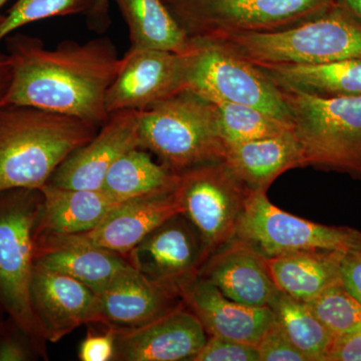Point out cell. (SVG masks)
I'll return each mask as SVG.
<instances>
[{"instance_id":"cell-1","label":"cell","mask_w":361,"mask_h":361,"mask_svg":"<svg viewBox=\"0 0 361 361\" xmlns=\"http://www.w3.org/2000/svg\"><path fill=\"white\" fill-rule=\"evenodd\" d=\"M4 40L11 78L2 106H33L97 126L108 120L106 94L122 66L111 39L65 40L54 49L30 35L11 33Z\"/></svg>"},{"instance_id":"cell-2","label":"cell","mask_w":361,"mask_h":361,"mask_svg":"<svg viewBox=\"0 0 361 361\" xmlns=\"http://www.w3.org/2000/svg\"><path fill=\"white\" fill-rule=\"evenodd\" d=\"M99 127L33 106H0V192L39 190Z\"/></svg>"},{"instance_id":"cell-3","label":"cell","mask_w":361,"mask_h":361,"mask_svg":"<svg viewBox=\"0 0 361 361\" xmlns=\"http://www.w3.org/2000/svg\"><path fill=\"white\" fill-rule=\"evenodd\" d=\"M202 40L220 45L259 68L361 59V23L337 6L322 16L277 32Z\"/></svg>"},{"instance_id":"cell-4","label":"cell","mask_w":361,"mask_h":361,"mask_svg":"<svg viewBox=\"0 0 361 361\" xmlns=\"http://www.w3.org/2000/svg\"><path fill=\"white\" fill-rule=\"evenodd\" d=\"M139 140L140 148L175 174L224 161L227 151L215 104L191 92L141 111Z\"/></svg>"},{"instance_id":"cell-5","label":"cell","mask_w":361,"mask_h":361,"mask_svg":"<svg viewBox=\"0 0 361 361\" xmlns=\"http://www.w3.org/2000/svg\"><path fill=\"white\" fill-rule=\"evenodd\" d=\"M304 167L361 180V96H322L283 89Z\"/></svg>"},{"instance_id":"cell-6","label":"cell","mask_w":361,"mask_h":361,"mask_svg":"<svg viewBox=\"0 0 361 361\" xmlns=\"http://www.w3.org/2000/svg\"><path fill=\"white\" fill-rule=\"evenodd\" d=\"M40 190L0 192V311L30 337L45 357L47 339L33 313L30 283L35 267V228Z\"/></svg>"},{"instance_id":"cell-7","label":"cell","mask_w":361,"mask_h":361,"mask_svg":"<svg viewBox=\"0 0 361 361\" xmlns=\"http://www.w3.org/2000/svg\"><path fill=\"white\" fill-rule=\"evenodd\" d=\"M188 35L209 39L285 30L336 6L334 0H165Z\"/></svg>"},{"instance_id":"cell-8","label":"cell","mask_w":361,"mask_h":361,"mask_svg":"<svg viewBox=\"0 0 361 361\" xmlns=\"http://www.w3.org/2000/svg\"><path fill=\"white\" fill-rule=\"evenodd\" d=\"M193 40L188 92L211 103L229 102L254 106L293 125L281 87L264 71L214 42Z\"/></svg>"},{"instance_id":"cell-9","label":"cell","mask_w":361,"mask_h":361,"mask_svg":"<svg viewBox=\"0 0 361 361\" xmlns=\"http://www.w3.org/2000/svg\"><path fill=\"white\" fill-rule=\"evenodd\" d=\"M175 191L180 214L200 235L207 261L235 238L253 190L221 161L180 173Z\"/></svg>"},{"instance_id":"cell-10","label":"cell","mask_w":361,"mask_h":361,"mask_svg":"<svg viewBox=\"0 0 361 361\" xmlns=\"http://www.w3.org/2000/svg\"><path fill=\"white\" fill-rule=\"evenodd\" d=\"M234 239L268 259L302 250L348 252L361 245V232L297 217L273 205L267 191L256 190Z\"/></svg>"},{"instance_id":"cell-11","label":"cell","mask_w":361,"mask_h":361,"mask_svg":"<svg viewBox=\"0 0 361 361\" xmlns=\"http://www.w3.org/2000/svg\"><path fill=\"white\" fill-rule=\"evenodd\" d=\"M190 52L129 49L106 94L109 115L118 111L147 110L188 92Z\"/></svg>"},{"instance_id":"cell-12","label":"cell","mask_w":361,"mask_h":361,"mask_svg":"<svg viewBox=\"0 0 361 361\" xmlns=\"http://www.w3.org/2000/svg\"><path fill=\"white\" fill-rule=\"evenodd\" d=\"M127 258L145 276L178 293L183 284L198 276L206 262L200 235L183 214L159 225Z\"/></svg>"},{"instance_id":"cell-13","label":"cell","mask_w":361,"mask_h":361,"mask_svg":"<svg viewBox=\"0 0 361 361\" xmlns=\"http://www.w3.org/2000/svg\"><path fill=\"white\" fill-rule=\"evenodd\" d=\"M30 302L45 339L51 343L82 325L99 322L96 292L75 278L37 261L30 283Z\"/></svg>"},{"instance_id":"cell-14","label":"cell","mask_w":361,"mask_h":361,"mask_svg":"<svg viewBox=\"0 0 361 361\" xmlns=\"http://www.w3.org/2000/svg\"><path fill=\"white\" fill-rule=\"evenodd\" d=\"M140 116L141 111L110 114L94 137L73 152L47 184L66 189L102 190L113 164L126 152L140 148Z\"/></svg>"},{"instance_id":"cell-15","label":"cell","mask_w":361,"mask_h":361,"mask_svg":"<svg viewBox=\"0 0 361 361\" xmlns=\"http://www.w3.org/2000/svg\"><path fill=\"white\" fill-rule=\"evenodd\" d=\"M115 358L121 361H191L208 338L184 302L132 329L115 330Z\"/></svg>"},{"instance_id":"cell-16","label":"cell","mask_w":361,"mask_h":361,"mask_svg":"<svg viewBox=\"0 0 361 361\" xmlns=\"http://www.w3.org/2000/svg\"><path fill=\"white\" fill-rule=\"evenodd\" d=\"M179 294L208 336L227 337L257 345L274 320L269 306L255 307L235 302L200 275L183 284Z\"/></svg>"},{"instance_id":"cell-17","label":"cell","mask_w":361,"mask_h":361,"mask_svg":"<svg viewBox=\"0 0 361 361\" xmlns=\"http://www.w3.org/2000/svg\"><path fill=\"white\" fill-rule=\"evenodd\" d=\"M180 213L176 191L142 197L123 202L90 231L54 238L108 249L127 257L155 228Z\"/></svg>"},{"instance_id":"cell-18","label":"cell","mask_w":361,"mask_h":361,"mask_svg":"<svg viewBox=\"0 0 361 361\" xmlns=\"http://www.w3.org/2000/svg\"><path fill=\"white\" fill-rule=\"evenodd\" d=\"M97 296L99 324L115 330L142 326L183 304L177 291L134 267L116 277Z\"/></svg>"},{"instance_id":"cell-19","label":"cell","mask_w":361,"mask_h":361,"mask_svg":"<svg viewBox=\"0 0 361 361\" xmlns=\"http://www.w3.org/2000/svg\"><path fill=\"white\" fill-rule=\"evenodd\" d=\"M199 275L227 298L244 305L270 306L280 291L268 270L266 258L237 239L207 259Z\"/></svg>"},{"instance_id":"cell-20","label":"cell","mask_w":361,"mask_h":361,"mask_svg":"<svg viewBox=\"0 0 361 361\" xmlns=\"http://www.w3.org/2000/svg\"><path fill=\"white\" fill-rule=\"evenodd\" d=\"M35 228V242L90 231L123 202L103 190L66 189L45 184Z\"/></svg>"},{"instance_id":"cell-21","label":"cell","mask_w":361,"mask_h":361,"mask_svg":"<svg viewBox=\"0 0 361 361\" xmlns=\"http://www.w3.org/2000/svg\"><path fill=\"white\" fill-rule=\"evenodd\" d=\"M224 161L253 191H268L279 176L304 168L302 149L293 130L227 147Z\"/></svg>"},{"instance_id":"cell-22","label":"cell","mask_w":361,"mask_h":361,"mask_svg":"<svg viewBox=\"0 0 361 361\" xmlns=\"http://www.w3.org/2000/svg\"><path fill=\"white\" fill-rule=\"evenodd\" d=\"M35 261L75 278L97 294L133 267L125 256L87 244L51 238L35 242Z\"/></svg>"},{"instance_id":"cell-23","label":"cell","mask_w":361,"mask_h":361,"mask_svg":"<svg viewBox=\"0 0 361 361\" xmlns=\"http://www.w3.org/2000/svg\"><path fill=\"white\" fill-rule=\"evenodd\" d=\"M344 252L302 250L266 259L277 288L297 301L307 303L323 291L341 283V259Z\"/></svg>"},{"instance_id":"cell-24","label":"cell","mask_w":361,"mask_h":361,"mask_svg":"<svg viewBox=\"0 0 361 361\" xmlns=\"http://www.w3.org/2000/svg\"><path fill=\"white\" fill-rule=\"evenodd\" d=\"M129 28L132 49L188 54L194 40L165 0H113Z\"/></svg>"},{"instance_id":"cell-25","label":"cell","mask_w":361,"mask_h":361,"mask_svg":"<svg viewBox=\"0 0 361 361\" xmlns=\"http://www.w3.org/2000/svg\"><path fill=\"white\" fill-rule=\"evenodd\" d=\"M178 174L153 160L149 152L134 148L113 164L102 190L118 202L171 193L177 187Z\"/></svg>"},{"instance_id":"cell-26","label":"cell","mask_w":361,"mask_h":361,"mask_svg":"<svg viewBox=\"0 0 361 361\" xmlns=\"http://www.w3.org/2000/svg\"><path fill=\"white\" fill-rule=\"evenodd\" d=\"M260 68L283 89L322 96H361V59H348L326 65Z\"/></svg>"},{"instance_id":"cell-27","label":"cell","mask_w":361,"mask_h":361,"mask_svg":"<svg viewBox=\"0 0 361 361\" xmlns=\"http://www.w3.org/2000/svg\"><path fill=\"white\" fill-rule=\"evenodd\" d=\"M269 307L275 320L308 361H326L334 336L305 303L279 291Z\"/></svg>"},{"instance_id":"cell-28","label":"cell","mask_w":361,"mask_h":361,"mask_svg":"<svg viewBox=\"0 0 361 361\" xmlns=\"http://www.w3.org/2000/svg\"><path fill=\"white\" fill-rule=\"evenodd\" d=\"M221 137L226 147L283 134L292 123L247 104L216 102Z\"/></svg>"},{"instance_id":"cell-29","label":"cell","mask_w":361,"mask_h":361,"mask_svg":"<svg viewBox=\"0 0 361 361\" xmlns=\"http://www.w3.org/2000/svg\"><path fill=\"white\" fill-rule=\"evenodd\" d=\"M334 338L361 330V303L337 283L305 303Z\"/></svg>"},{"instance_id":"cell-30","label":"cell","mask_w":361,"mask_h":361,"mask_svg":"<svg viewBox=\"0 0 361 361\" xmlns=\"http://www.w3.org/2000/svg\"><path fill=\"white\" fill-rule=\"evenodd\" d=\"M96 0H18L0 21V40L35 21L89 13Z\"/></svg>"},{"instance_id":"cell-31","label":"cell","mask_w":361,"mask_h":361,"mask_svg":"<svg viewBox=\"0 0 361 361\" xmlns=\"http://www.w3.org/2000/svg\"><path fill=\"white\" fill-rule=\"evenodd\" d=\"M191 361H260V358L253 344L210 336Z\"/></svg>"},{"instance_id":"cell-32","label":"cell","mask_w":361,"mask_h":361,"mask_svg":"<svg viewBox=\"0 0 361 361\" xmlns=\"http://www.w3.org/2000/svg\"><path fill=\"white\" fill-rule=\"evenodd\" d=\"M256 348L260 361H308L307 357L292 343L275 317Z\"/></svg>"},{"instance_id":"cell-33","label":"cell","mask_w":361,"mask_h":361,"mask_svg":"<svg viewBox=\"0 0 361 361\" xmlns=\"http://www.w3.org/2000/svg\"><path fill=\"white\" fill-rule=\"evenodd\" d=\"M39 355L30 337L7 318L0 331V361H27Z\"/></svg>"},{"instance_id":"cell-34","label":"cell","mask_w":361,"mask_h":361,"mask_svg":"<svg viewBox=\"0 0 361 361\" xmlns=\"http://www.w3.org/2000/svg\"><path fill=\"white\" fill-rule=\"evenodd\" d=\"M116 334L111 329H106L103 334H87L78 351L82 361H110L115 358Z\"/></svg>"},{"instance_id":"cell-35","label":"cell","mask_w":361,"mask_h":361,"mask_svg":"<svg viewBox=\"0 0 361 361\" xmlns=\"http://www.w3.org/2000/svg\"><path fill=\"white\" fill-rule=\"evenodd\" d=\"M339 269L341 284L361 303V245L342 254Z\"/></svg>"},{"instance_id":"cell-36","label":"cell","mask_w":361,"mask_h":361,"mask_svg":"<svg viewBox=\"0 0 361 361\" xmlns=\"http://www.w3.org/2000/svg\"><path fill=\"white\" fill-rule=\"evenodd\" d=\"M326 361H361V330L334 338Z\"/></svg>"},{"instance_id":"cell-37","label":"cell","mask_w":361,"mask_h":361,"mask_svg":"<svg viewBox=\"0 0 361 361\" xmlns=\"http://www.w3.org/2000/svg\"><path fill=\"white\" fill-rule=\"evenodd\" d=\"M109 1L110 0H96L94 6L87 13V25L94 32L99 33L106 32L111 25Z\"/></svg>"},{"instance_id":"cell-38","label":"cell","mask_w":361,"mask_h":361,"mask_svg":"<svg viewBox=\"0 0 361 361\" xmlns=\"http://www.w3.org/2000/svg\"><path fill=\"white\" fill-rule=\"evenodd\" d=\"M0 44H1V40H0ZM11 78V68L7 61L6 54L0 49V106H2L7 90H8Z\"/></svg>"},{"instance_id":"cell-39","label":"cell","mask_w":361,"mask_h":361,"mask_svg":"<svg viewBox=\"0 0 361 361\" xmlns=\"http://www.w3.org/2000/svg\"><path fill=\"white\" fill-rule=\"evenodd\" d=\"M336 6L361 23V0H334Z\"/></svg>"},{"instance_id":"cell-40","label":"cell","mask_w":361,"mask_h":361,"mask_svg":"<svg viewBox=\"0 0 361 361\" xmlns=\"http://www.w3.org/2000/svg\"><path fill=\"white\" fill-rule=\"evenodd\" d=\"M7 1H8V0H0V11H1L2 6H4ZM2 18H4V16H0V21L2 20Z\"/></svg>"},{"instance_id":"cell-41","label":"cell","mask_w":361,"mask_h":361,"mask_svg":"<svg viewBox=\"0 0 361 361\" xmlns=\"http://www.w3.org/2000/svg\"><path fill=\"white\" fill-rule=\"evenodd\" d=\"M0 313H2L1 311H0ZM4 322H2L1 318H0V331H1L2 326H4Z\"/></svg>"}]
</instances>
